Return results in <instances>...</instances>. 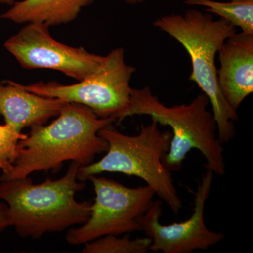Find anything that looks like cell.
I'll list each match as a JSON object with an SVG mask.
<instances>
[{"label": "cell", "instance_id": "9c48e42d", "mask_svg": "<svg viewBox=\"0 0 253 253\" xmlns=\"http://www.w3.org/2000/svg\"><path fill=\"white\" fill-rule=\"evenodd\" d=\"M214 173L209 169L201 176L194 192V210L187 220L163 225L160 222L162 201H153L138 219L141 231L152 240L149 251L163 253H191L207 251L225 238L223 233L209 230L204 220V210L211 194Z\"/></svg>", "mask_w": 253, "mask_h": 253}, {"label": "cell", "instance_id": "ac0fdd59", "mask_svg": "<svg viewBox=\"0 0 253 253\" xmlns=\"http://www.w3.org/2000/svg\"><path fill=\"white\" fill-rule=\"evenodd\" d=\"M15 2V0H0L1 4H7L11 6Z\"/></svg>", "mask_w": 253, "mask_h": 253}, {"label": "cell", "instance_id": "5bb4252c", "mask_svg": "<svg viewBox=\"0 0 253 253\" xmlns=\"http://www.w3.org/2000/svg\"><path fill=\"white\" fill-rule=\"evenodd\" d=\"M152 240L149 237L131 240L129 234L123 237L108 235L84 244L83 253H146Z\"/></svg>", "mask_w": 253, "mask_h": 253}, {"label": "cell", "instance_id": "52a82bcc", "mask_svg": "<svg viewBox=\"0 0 253 253\" xmlns=\"http://www.w3.org/2000/svg\"><path fill=\"white\" fill-rule=\"evenodd\" d=\"M95 199L90 217L81 227L70 229L66 241L71 246L85 244L102 236L141 231L138 219L151 206L154 191L147 185L127 187L104 176L91 175Z\"/></svg>", "mask_w": 253, "mask_h": 253}, {"label": "cell", "instance_id": "3957f363", "mask_svg": "<svg viewBox=\"0 0 253 253\" xmlns=\"http://www.w3.org/2000/svg\"><path fill=\"white\" fill-rule=\"evenodd\" d=\"M210 101L201 93L189 104L166 106L153 94L150 86L133 89L129 106L118 118L122 122L134 116H148L159 126L172 129L169 150L163 158V164L169 172H179L190 151L196 149L206 161V169L214 174H226L224 147L218 135L217 126Z\"/></svg>", "mask_w": 253, "mask_h": 253}, {"label": "cell", "instance_id": "5b68a950", "mask_svg": "<svg viewBox=\"0 0 253 253\" xmlns=\"http://www.w3.org/2000/svg\"><path fill=\"white\" fill-rule=\"evenodd\" d=\"M99 135L107 142L106 154L99 161L80 166L78 180L84 182L89 176L103 172L122 173L140 178L174 214H179L182 201L172 173L163 164V156L170 145L171 131H161L159 124L152 121L146 126L141 125L136 135L120 132L113 123L102 128Z\"/></svg>", "mask_w": 253, "mask_h": 253}, {"label": "cell", "instance_id": "7a4b0ae2", "mask_svg": "<svg viewBox=\"0 0 253 253\" xmlns=\"http://www.w3.org/2000/svg\"><path fill=\"white\" fill-rule=\"evenodd\" d=\"M80 166L72 161L61 179L41 184H33L30 176L0 181V201L7 205L10 226L18 236L38 239L46 233L61 232L87 221L92 201L76 199L86 186L77 179Z\"/></svg>", "mask_w": 253, "mask_h": 253}, {"label": "cell", "instance_id": "277c9868", "mask_svg": "<svg viewBox=\"0 0 253 253\" xmlns=\"http://www.w3.org/2000/svg\"><path fill=\"white\" fill-rule=\"evenodd\" d=\"M154 26L164 31L187 51L191 59L189 81L197 84L209 99L217 123L218 135L223 144L236 134L237 112L226 102L218 85L215 65L218 51L236 28L225 20H215L212 14L190 9L184 14H172L158 18Z\"/></svg>", "mask_w": 253, "mask_h": 253}, {"label": "cell", "instance_id": "8fae6325", "mask_svg": "<svg viewBox=\"0 0 253 253\" xmlns=\"http://www.w3.org/2000/svg\"><path fill=\"white\" fill-rule=\"evenodd\" d=\"M66 102L30 92L12 81L0 82V115L5 123L22 132L56 117Z\"/></svg>", "mask_w": 253, "mask_h": 253}, {"label": "cell", "instance_id": "e0dca14e", "mask_svg": "<svg viewBox=\"0 0 253 253\" xmlns=\"http://www.w3.org/2000/svg\"><path fill=\"white\" fill-rule=\"evenodd\" d=\"M149 1V0H126V3L129 4H137L140 3L145 2V1Z\"/></svg>", "mask_w": 253, "mask_h": 253}, {"label": "cell", "instance_id": "6da1fadb", "mask_svg": "<svg viewBox=\"0 0 253 253\" xmlns=\"http://www.w3.org/2000/svg\"><path fill=\"white\" fill-rule=\"evenodd\" d=\"M56 117L46 126H33L18 141L12 169L1 174L0 181L27 177L41 171L56 172L66 161L86 166L94 162L96 155L107 151V142L99 131L114 120L100 118L76 103H66Z\"/></svg>", "mask_w": 253, "mask_h": 253}, {"label": "cell", "instance_id": "8992f818", "mask_svg": "<svg viewBox=\"0 0 253 253\" xmlns=\"http://www.w3.org/2000/svg\"><path fill=\"white\" fill-rule=\"evenodd\" d=\"M136 70L126 64L124 49L118 47L105 56L96 72L75 84L51 81L20 84L26 90L40 96L84 105L98 117L111 118L116 122L130 104L133 89L130 81Z\"/></svg>", "mask_w": 253, "mask_h": 253}, {"label": "cell", "instance_id": "4fadbf2b", "mask_svg": "<svg viewBox=\"0 0 253 253\" xmlns=\"http://www.w3.org/2000/svg\"><path fill=\"white\" fill-rule=\"evenodd\" d=\"M190 6H201L205 11L225 20L241 32L253 35V0H230L227 2L214 0H184Z\"/></svg>", "mask_w": 253, "mask_h": 253}, {"label": "cell", "instance_id": "2e32d148", "mask_svg": "<svg viewBox=\"0 0 253 253\" xmlns=\"http://www.w3.org/2000/svg\"><path fill=\"white\" fill-rule=\"evenodd\" d=\"M10 223L8 217V206L4 201H0V232L9 227Z\"/></svg>", "mask_w": 253, "mask_h": 253}, {"label": "cell", "instance_id": "7c38bea8", "mask_svg": "<svg viewBox=\"0 0 253 253\" xmlns=\"http://www.w3.org/2000/svg\"><path fill=\"white\" fill-rule=\"evenodd\" d=\"M95 0H21L15 1L0 19L18 24L41 23L48 27L67 24L75 21L82 10Z\"/></svg>", "mask_w": 253, "mask_h": 253}, {"label": "cell", "instance_id": "30bf717a", "mask_svg": "<svg viewBox=\"0 0 253 253\" xmlns=\"http://www.w3.org/2000/svg\"><path fill=\"white\" fill-rule=\"evenodd\" d=\"M218 55V85L226 102L237 112L253 92V35L234 33L226 40Z\"/></svg>", "mask_w": 253, "mask_h": 253}, {"label": "cell", "instance_id": "9a60e30c", "mask_svg": "<svg viewBox=\"0 0 253 253\" xmlns=\"http://www.w3.org/2000/svg\"><path fill=\"white\" fill-rule=\"evenodd\" d=\"M26 135L6 123L0 125V169L3 174L12 169L17 155L18 142Z\"/></svg>", "mask_w": 253, "mask_h": 253}, {"label": "cell", "instance_id": "ba28073f", "mask_svg": "<svg viewBox=\"0 0 253 253\" xmlns=\"http://www.w3.org/2000/svg\"><path fill=\"white\" fill-rule=\"evenodd\" d=\"M49 28L41 23H26L5 41L4 48L26 70H54L81 81L99 69L105 56L63 44L51 36Z\"/></svg>", "mask_w": 253, "mask_h": 253}]
</instances>
